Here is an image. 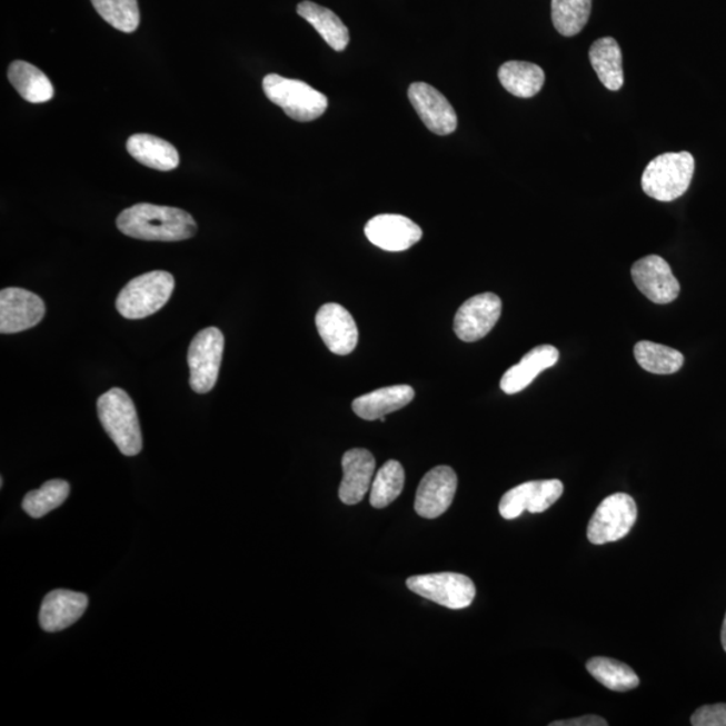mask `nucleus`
I'll return each mask as SVG.
<instances>
[{
  "instance_id": "2eb2a0df",
  "label": "nucleus",
  "mask_w": 726,
  "mask_h": 726,
  "mask_svg": "<svg viewBox=\"0 0 726 726\" xmlns=\"http://www.w3.org/2000/svg\"><path fill=\"white\" fill-rule=\"evenodd\" d=\"M315 324L327 349L334 355L347 356L356 350L358 327L345 307L336 304L320 307Z\"/></svg>"
},
{
  "instance_id": "6e6552de",
  "label": "nucleus",
  "mask_w": 726,
  "mask_h": 726,
  "mask_svg": "<svg viewBox=\"0 0 726 726\" xmlns=\"http://www.w3.org/2000/svg\"><path fill=\"white\" fill-rule=\"evenodd\" d=\"M407 587L424 599L449 609L470 607L477 595L470 577L451 571L409 577Z\"/></svg>"
},
{
  "instance_id": "b1692460",
  "label": "nucleus",
  "mask_w": 726,
  "mask_h": 726,
  "mask_svg": "<svg viewBox=\"0 0 726 726\" xmlns=\"http://www.w3.org/2000/svg\"><path fill=\"white\" fill-rule=\"evenodd\" d=\"M298 14L318 31L331 49L344 51L349 44V30L336 12L306 0L298 6Z\"/></svg>"
},
{
  "instance_id": "cd10ccee",
  "label": "nucleus",
  "mask_w": 726,
  "mask_h": 726,
  "mask_svg": "<svg viewBox=\"0 0 726 726\" xmlns=\"http://www.w3.org/2000/svg\"><path fill=\"white\" fill-rule=\"evenodd\" d=\"M593 0H551V21L564 37H575L589 21Z\"/></svg>"
},
{
  "instance_id": "c85d7f7f",
  "label": "nucleus",
  "mask_w": 726,
  "mask_h": 726,
  "mask_svg": "<svg viewBox=\"0 0 726 726\" xmlns=\"http://www.w3.org/2000/svg\"><path fill=\"white\" fill-rule=\"evenodd\" d=\"M405 485V471L400 463L389 460L376 474L370 487V505L385 509L401 496Z\"/></svg>"
},
{
  "instance_id": "f8f14e48",
  "label": "nucleus",
  "mask_w": 726,
  "mask_h": 726,
  "mask_svg": "<svg viewBox=\"0 0 726 726\" xmlns=\"http://www.w3.org/2000/svg\"><path fill=\"white\" fill-rule=\"evenodd\" d=\"M633 280L648 300L657 305H669L678 298L680 286L669 262L660 256L650 255L635 262Z\"/></svg>"
},
{
  "instance_id": "f03ea898",
  "label": "nucleus",
  "mask_w": 726,
  "mask_h": 726,
  "mask_svg": "<svg viewBox=\"0 0 726 726\" xmlns=\"http://www.w3.org/2000/svg\"><path fill=\"white\" fill-rule=\"evenodd\" d=\"M98 412L102 428L120 452L135 456L143 448L137 408L127 391L112 388L100 396Z\"/></svg>"
},
{
  "instance_id": "dca6fc26",
  "label": "nucleus",
  "mask_w": 726,
  "mask_h": 726,
  "mask_svg": "<svg viewBox=\"0 0 726 726\" xmlns=\"http://www.w3.org/2000/svg\"><path fill=\"white\" fill-rule=\"evenodd\" d=\"M365 235L372 246L388 252H402L421 240L422 230L407 217L381 215L366 223Z\"/></svg>"
},
{
  "instance_id": "f3484780",
  "label": "nucleus",
  "mask_w": 726,
  "mask_h": 726,
  "mask_svg": "<svg viewBox=\"0 0 726 726\" xmlns=\"http://www.w3.org/2000/svg\"><path fill=\"white\" fill-rule=\"evenodd\" d=\"M344 479L339 486V499L345 505L361 503L370 490L376 471V459L368 449L355 448L344 455Z\"/></svg>"
},
{
  "instance_id": "7c9ffc66",
  "label": "nucleus",
  "mask_w": 726,
  "mask_h": 726,
  "mask_svg": "<svg viewBox=\"0 0 726 726\" xmlns=\"http://www.w3.org/2000/svg\"><path fill=\"white\" fill-rule=\"evenodd\" d=\"M96 11L112 28L133 33L140 23L138 0H91Z\"/></svg>"
},
{
  "instance_id": "5701e85b",
  "label": "nucleus",
  "mask_w": 726,
  "mask_h": 726,
  "mask_svg": "<svg viewBox=\"0 0 726 726\" xmlns=\"http://www.w3.org/2000/svg\"><path fill=\"white\" fill-rule=\"evenodd\" d=\"M498 77L506 91L520 99L538 95L545 83L543 68L526 61L505 62L499 68Z\"/></svg>"
},
{
  "instance_id": "393cba45",
  "label": "nucleus",
  "mask_w": 726,
  "mask_h": 726,
  "mask_svg": "<svg viewBox=\"0 0 726 726\" xmlns=\"http://www.w3.org/2000/svg\"><path fill=\"white\" fill-rule=\"evenodd\" d=\"M9 80L17 92L31 105H42L53 99L54 88L49 77L34 66L14 61L9 68Z\"/></svg>"
},
{
  "instance_id": "72a5a7b5",
  "label": "nucleus",
  "mask_w": 726,
  "mask_h": 726,
  "mask_svg": "<svg viewBox=\"0 0 726 726\" xmlns=\"http://www.w3.org/2000/svg\"><path fill=\"white\" fill-rule=\"evenodd\" d=\"M722 644H723L724 650L726 653V614H725L723 628H722Z\"/></svg>"
},
{
  "instance_id": "4be33fe9",
  "label": "nucleus",
  "mask_w": 726,
  "mask_h": 726,
  "mask_svg": "<svg viewBox=\"0 0 726 726\" xmlns=\"http://www.w3.org/2000/svg\"><path fill=\"white\" fill-rule=\"evenodd\" d=\"M589 60L603 86L616 92L625 86L623 54L619 43L613 37L597 40L589 49Z\"/></svg>"
},
{
  "instance_id": "4468645a",
  "label": "nucleus",
  "mask_w": 726,
  "mask_h": 726,
  "mask_svg": "<svg viewBox=\"0 0 726 726\" xmlns=\"http://www.w3.org/2000/svg\"><path fill=\"white\" fill-rule=\"evenodd\" d=\"M408 98L430 132L440 137L455 132L458 116L451 102L438 89L426 82H415L409 87Z\"/></svg>"
},
{
  "instance_id": "1a4fd4ad",
  "label": "nucleus",
  "mask_w": 726,
  "mask_h": 726,
  "mask_svg": "<svg viewBox=\"0 0 726 726\" xmlns=\"http://www.w3.org/2000/svg\"><path fill=\"white\" fill-rule=\"evenodd\" d=\"M564 493L561 480H533L507 491L499 503V513L505 519H516L529 511L539 514L550 509Z\"/></svg>"
},
{
  "instance_id": "7ed1b4c3",
  "label": "nucleus",
  "mask_w": 726,
  "mask_h": 726,
  "mask_svg": "<svg viewBox=\"0 0 726 726\" xmlns=\"http://www.w3.org/2000/svg\"><path fill=\"white\" fill-rule=\"evenodd\" d=\"M696 162L690 152H666L652 160L642 176V189L660 202L676 201L690 188Z\"/></svg>"
},
{
  "instance_id": "39448f33",
  "label": "nucleus",
  "mask_w": 726,
  "mask_h": 726,
  "mask_svg": "<svg viewBox=\"0 0 726 726\" xmlns=\"http://www.w3.org/2000/svg\"><path fill=\"white\" fill-rule=\"evenodd\" d=\"M262 89L274 105L282 108L289 118L300 123L319 119L329 107V99L324 93L300 80L268 74L262 80Z\"/></svg>"
},
{
  "instance_id": "423d86ee",
  "label": "nucleus",
  "mask_w": 726,
  "mask_h": 726,
  "mask_svg": "<svg viewBox=\"0 0 726 726\" xmlns=\"http://www.w3.org/2000/svg\"><path fill=\"white\" fill-rule=\"evenodd\" d=\"M638 517L635 500L625 493L613 494L597 507L588 525L590 544L604 545L619 541L634 528Z\"/></svg>"
},
{
  "instance_id": "0eeeda50",
  "label": "nucleus",
  "mask_w": 726,
  "mask_h": 726,
  "mask_svg": "<svg viewBox=\"0 0 726 726\" xmlns=\"http://www.w3.org/2000/svg\"><path fill=\"white\" fill-rule=\"evenodd\" d=\"M225 338L216 327L199 331L191 340L188 362L190 387L196 394H209L216 387L222 362Z\"/></svg>"
},
{
  "instance_id": "a878e982",
  "label": "nucleus",
  "mask_w": 726,
  "mask_h": 726,
  "mask_svg": "<svg viewBox=\"0 0 726 726\" xmlns=\"http://www.w3.org/2000/svg\"><path fill=\"white\" fill-rule=\"evenodd\" d=\"M634 355L640 368L659 376L674 375L685 362L683 352L650 340H640L636 344Z\"/></svg>"
},
{
  "instance_id": "aec40b11",
  "label": "nucleus",
  "mask_w": 726,
  "mask_h": 726,
  "mask_svg": "<svg viewBox=\"0 0 726 726\" xmlns=\"http://www.w3.org/2000/svg\"><path fill=\"white\" fill-rule=\"evenodd\" d=\"M415 390L409 385H395L359 396L352 401V410L364 420H380L412 402Z\"/></svg>"
},
{
  "instance_id": "9b49d317",
  "label": "nucleus",
  "mask_w": 726,
  "mask_h": 726,
  "mask_svg": "<svg viewBox=\"0 0 726 726\" xmlns=\"http://www.w3.org/2000/svg\"><path fill=\"white\" fill-rule=\"evenodd\" d=\"M47 307L38 295L22 288L0 292V332L17 334L33 329L44 317Z\"/></svg>"
},
{
  "instance_id": "6ab92c4d",
  "label": "nucleus",
  "mask_w": 726,
  "mask_h": 726,
  "mask_svg": "<svg viewBox=\"0 0 726 726\" xmlns=\"http://www.w3.org/2000/svg\"><path fill=\"white\" fill-rule=\"evenodd\" d=\"M560 359V351L551 345H541L526 352L517 365L511 366L500 380V389L506 395H516L528 388L536 380L539 372L554 368Z\"/></svg>"
},
{
  "instance_id": "412c9836",
  "label": "nucleus",
  "mask_w": 726,
  "mask_h": 726,
  "mask_svg": "<svg viewBox=\"0 0 726 726\" xmlns=\"http://www.w3.org/2000/svg\"><path fill=\"white\" fill-rule=\"evenodd\" d=\"M127 151L139 163L153 170H176L181 162L176 147L169 141L149 133L132 135L127 140Z\"/></svg>"
},
{
  "instance_id": "ddd939ff",
  "label": "nucleus",
  "mask_w": 726,
  "mask_h": 726,
  "mask_svg": "<svg viewBox=\"0 0 726 726\" xmlns=\"http://www.w3.org/2000/svg\"><path fill=\"white\" fill-rule=\"evenodd\" d=\"M458 477L451 467L439 466L424 475L415 499V510L420 517L435 519L452 505Z\"/></svg>"
},
{
  "instance_id": "c756f323",
  "label": "nucleus",
  "mask_w": 726,
  "mask_h": 726,
  "mask_svg": "<svg viewBox=\"0 0 726 726\" xmlns=\"http://www.w3.org/2000/svg\"><path fill=\"white\" fill-rule=\"evenodd\" d=\"M69 493L70 486L67 480H49L40 490L26 494L22 503L23 510L31 518H42L66 503Z\"/></svg>"
},
{
  "instance_id": "a211bd4d",
  "label": "nucleus",
  "mask_w": 726,
  "mask_h": 726,
  "mask_svg": "<svg viewBox=\"0 0 726 726\" xmlns=\"http://www.w3.org/2000/svg\"><path fill=\"white\" fill-rule=\"evenodd\" d=\"M88 596L73 590L56 589L44 597L40 625L44 631H62L81 618L88 608Z\"/></svg>"
},
{
  "instance_id": "9d476101",
  "label": "nucleus",
  "mask_w": 726,
  "mask_h": 726,
  "mask_svg": "<svg viewBox=\"0 0 726 726\" xmlns=\"http://www.w3.org/2000/svg\"><path fill=\"white\" fill-rule=\"evenodd\" d=\"M503 314V300L487 292L465 301L455 315L454 331L463 342H477L497 325Z\"/></svg>"
},
{
  "instance_id": "2f4dec72",
  "label": "nucleus",
  "mask_w": 726,
  "mask_h": 726,
  "mask_svg": "<svg viewBox=\"0 0 726 726\" xmlns=\"http://www.w3.org/2000/svg\"><path fill=\"white\" fill-rule=\"evenodd\" d=\"M694 726H726V704L705 705L693 713Z\"/></svg>"
},
{
  "instance_id": "bb28decb",
  "label": "nucleus",
  "mask_w": 726,
  "mask_h": 726,
  "mask_svg": "<svg viewBox=\"0 0 726 726\" xmlns=\"http://www.w3.org/2000/svg\"><path fill=\"white\" fill-rule=\"evenodd\" d=\"M587 670L597 683L614 692H628L639 686V677L623 662L596 657L588 660Z\"/></svg>"
},
{
  "instance_id": "f257e3e1",
  "label": "nucleus",
  "mask_w": 726,
  "mask_h": 726,
  "mask_svg": "<svg viewBox=\"0 0 726 726\" xmlns=\"http://www.w3.org/2000/svg\"><path fill=\"white\" fill-rule=\"evenodd\" d=\"M121 233L146 241H182L197 235V222L188 211L151 203L128 208L116 220Z\"/></svg>"
},
{
  "instance_id": "20e7f679",
  "label": "nucleus",
  "mask_w": 726,
  "mask_h": 726,
  "mask_svg": "<svg viewBox=\"0 0 726 726\" xmlns=\"http://www.w3.org/2000/svg\"><path fill=\"white\" fill-rule=\"evenodd\" d=\"M176 280L166 271H152L138 276L121 289L116 308L121 317L143 319L162 310L170 300Z\"/></svg>"
},
{
  "instance_id": "473e14b6",
  "label": "nucleus",
  "mask_w": 726,
  "mask_h": 726,
  "mask_svg": "<svg viewBox=\"0 0 726 726\" xmlns=\"http://www.w3.org/2000/svg\"><path fill=\"white\" fill-rule=\"evenodd\" d=\"M606 719L599 716H583L570 719H561V722L551 723L550 726H607Z\"/></svg>"
}]
</instances>
